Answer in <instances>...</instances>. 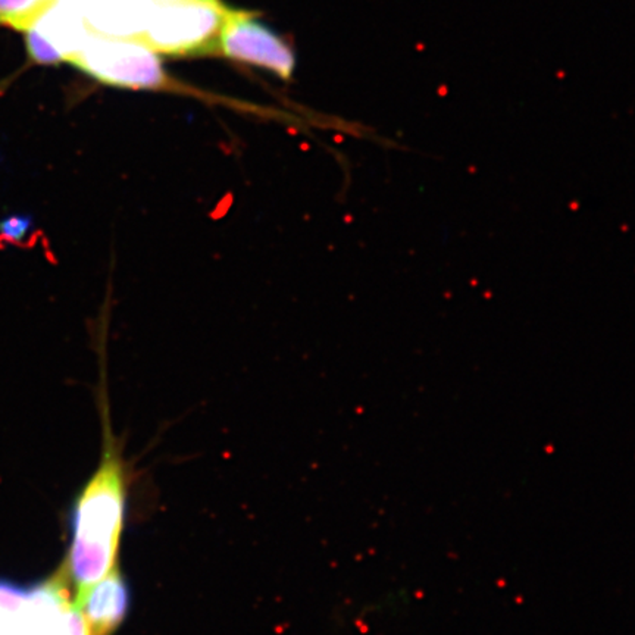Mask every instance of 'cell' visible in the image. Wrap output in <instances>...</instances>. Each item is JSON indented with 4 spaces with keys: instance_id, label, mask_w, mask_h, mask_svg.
Masks as SVG:
<instances>
[{
    "instance_id": "6da1fadb",
    "label": "cell",
    "mask_w": 635,
    "mask_h": 635,
    "mask_svg": "<svg viewBox=\"0 0 635 635\" xmlns=\"http://www.w3.org/2000/svg\"><path fill=\"white\" fill-rule=\"evenodd\" d=\"M125 510L124 468L114 448L108 445L99 468L78 495L71 513L68 575L75 596L116 566Z\"/></svg>"
},
{
    "instance_id": "7a4b0ae2",
    "label": "cell",
    "mask_w": 635,
    "mask_h": 635,
    "mask_svg": "<svg viewBox=\"0 0 635 635\" xmlns=\"http://www.w3.org/2000/svg\"><path fill=\"white\" fill-rule=\"evenodd\" d=\"M69 64L112 87L193 94L166 74L159 53L140 38L109 37L91 31Z\"/></svg>"
},
{
    "instance_id": "3957f363",
    "label": "cell",
    "mask_w": 635,
    "mask_h": 635,
    "mask_svg": "<svg viewBox=\"0 0 635 635\" xmlns=\"http://www.w3.org/2000/svg\"><path fill=\"white\" fill-rule=\"evenodd\" d=\"M229 9L221 0L154 3L140 40L159 55H219V38Z\"/></svg>"
},
{
    "instance_id": "277c9868",
    "label": "cell",
    "mask_w": 635,
    "mask_h": 635,
    "mask_svg": "<svg viewBox=\"0 0 635 635\" xmlns=\"http://www.w3.org/2000/svg\"><path fill=\"white\" fill-rule=\"evenodd\" d=\"M0 635H90L65 572L31 588L0 581Z\"/></svg>"
},
{
    "instance_id": "5b68a950",
    "label": "cell",
    "mask_w": 635,
    "mask_h": 635,
    "mask_svg": "<svg viewBox=\"0 0 635 635\" xmlns=\"http://www.w3.org/2000/svg\"><path fill=\"white\" fill-rule=\"evenodd\" d=\"M219 55L263 68L285 81L292 80L296 69L292 46L246 11L229 9L219 38Z\"/></svg>"
},
{
    "instance_id": "8992f818",
    "label": "cell",
    "mask_w": 635,
    "mask_h": 635,
    "mask_svg": "<svg viewBox=\"0 0 635 635\" xmlns=\"http://www.w3.org/2000/svg\"><path fill=\"white\" fill-rule=\"evenodd\" d=\"M90 635H112L125 621L131 594L125 578L115 566L100 581L74 597Z\"/></svg>"
},
{
    "instance_id": "52a82bcc",
    "label": "cell",
    "mask_w": 635,
    "mask_h": 635,
    "mask_svg": "<svg viewBox=\"0 0 635 635\" xmlns=\"http://www.w3.org/2000/svg\"><path fill=\"white\" fill-rule=\"evenodd\" d=\"M153 5L150 0H87L81 13L93 33L140 38Z\"/></svg>"
},
{
    "instance_id": "ba28073f",
    "label": "cell",
    "mask_w": 635,
    "mask_h": 635,
    "mask_svg": "<svg viewBox=\"0 0 635 635\" xmlns=\"http://www.w3.org/2000/svg\"><path fill=\"white\" fill-rule=\"evenodd\" d=\"M53 0H0V28L24 31Z\"/></svg>"
},
{
    "instance_id": "9c48e42d",
    "label": "cell",
    "mask_w": 635,
    "mask_h": 635,
    "mask_svg": "<svg viewBox=\"0 0 635 635\" xmlns=\"http://www.w3.org/2000/svg\"><path fill=\"white\" fill-rule=\"evenodd\" d=\"M33 227V216L11 214L0 219V240L19 244Z\"/></svg>"
},
{
    "instance_id": "30bf717a",
    "label": "cell",
    "mask_w": 635,
    "mask_h": 635,
    "mask_svg": "<svg viewBox=\"0 0 635 635\" xmlns=\"http://www.w3.org/2000/svg\"><path fill=\"white\" fill-rule=\"evenodd\" d=\"M153 3H164V2H171V0H150Z\"/></svg>"
}]
</instances>
